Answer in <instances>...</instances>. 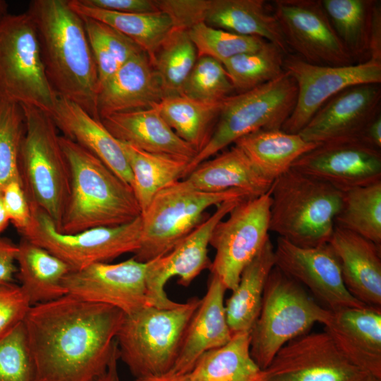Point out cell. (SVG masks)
I'll use <instances>...</instances> for the list:
<instances>
[{
    "label": "cell",
    "instance_id": "obj_1",
    "mask_svg": "<svg viewBox=\"0 0 381 381\" xmlns=\"http://www.w3.org/2000/svg\"><path fill=\"white\" fill-rule=\"evenodd\" d=\"M124 315L71 294L32 306L23 322L37 381H94L104 374Z\"/></svg>",
    "mask_w": 381,
    "mask_h": 381
},
{
    "label": "cell",
    "instance_id": "obj_2",
    "mask_svg": "<svg viewBox=\"0 0 381 381\" xmlns=\"http://www.w3.org/2000/svg\"><path fill=\"white\" fill-rule=\"evenodd\" d=\"M27 12L35 23L46 74L56 93L99 120L98 73L83 18L67 0H34Z\"/></svg>",
    "mask_w": 381,
    "mask_h": 381
},
{
    "label": "cell",
    "instance_id": "obj_3",
    "mask_svg": "<svg viewBox=\"0 0 381 381\" xmlns=\"http://www.w3.org/2000/svg\"><path fill=\"white\" fill-rule=\"evenodd\" d=\"M70 174L68 197L59 231L73 234L128 224L141 215L131 186L99 158L60 135Z\"/></svg>",
    "mask_w": 381,
    "mask_h": 381
},
{
    "label": "cell",
    "instance_id": "obj_4",
    "mask_svg": "<svg viewBox=\"0 0 381 381\" xmlns=\"http://www.w3.org/2000/svg\"><path fill=\"white\" fill-rule=\"evenodd\" d=\"M270 193V231L301 247L329 242L341 191L291 168L273 181Z\"/></svg>",
    "mask_w": 381,
    "mask_h": 381
},
{
    "label": "cell",
    "instance_id": "obj_5",
    "mask_svg": "<svg viewBox=\"0 0 381 381\" xmlns=\"http://www.w3.org/2000/svg\"><path fill=\"white\" fill-rule=\"evenodd\" d=\"M200 300L192 297L170 309L146 306L124 315L116 341L119 358L135 378L171 370Z\"/></svg>",
    "mask_w": 381,
    "mask_h": 381
},
{
    "label": "cell",
    "instance_id": "obj_6",
    "mask_svg": "<svg viewBox=\"0 0 381 381\" xmlns=\"http://www.w3.org/2000/svg\"><path fill=\"white\" fill-rule=\"evenodd\" d=\"M25 133L19 174L30 205L43 210L59 229L70 188V174L58 129L49 114L21 105Z\"/></svg>",
    "mask_w": 381,
    "mask_h": 381
},
{
    "label": "cell",
    "instance_id": "obj_7",
    "mask_svg": "<svg viewBox=\"0 0 381 381\" xmlns=\"http://www.w3.org/2000/svg\"><path fill=\"white\" fill-rule=\"evenodd\" d=\"M330 315L331 310L274 266L265 284L259 316L250 332L251 357L264 370L285 344L308 333L315 323L325 325Z\"/></svg>",
    "mask_w": 381,
    "mask_h": 381
},
{
    "label": "cell",
    "instance_id": "obj_8",
    "mask_svg": "<svg viewBox=\"0 0 381 381\" xmlns=\"http://www.w3.org/2000/svg\"><path fill=\"white\" fill-rule=\"evenodd\" d=\"M253 196L240 189L205 192L178 180L158 191L141 213L140 245L133 258L147 262L169 253L209 215L205 210L229 200Z\"/></svg>",
    "mask_w": 381,
    "mask_h": 381
},
{
    "label": "cell",
    "instance_id": "obj_9",
    "mask_svg": "<svg viewBox=\"0 0 381 381\" xmlns=\"http://www.w3.org/2000/svg\"><path fill=\"white\" fill-rule=\"evenodd\" d=\"M297 92L294 79L284 71L272 81L227 97L210 139L189 162L186 177L198 164L251 132L281 130L294 110Z\"/></svg>",
    "mask_w": 381,
    "mask_h": 381
},
{
    "label": "cell",
    "instance_id": "obj_10",
    "mask_svg": "<svg viewBox=\"0 0 381 381\" xmlns=\"http://www.w3.org/2000/svg\"><path fill=\"white\" fill-rule=\"evenodd\" d=\"M57 96L46 74L31 16L28 12L8 13L0 23V101L50 114Z\"/></svg>",
    "mask_w": 381,
    "mask_h": 381
},
{
    "label": "cell",
    "instance_id": "obj_11",
    "mask_svg": "<svg viewBox=\"0 0 381 381\" xmlns=\"http://www.w3.org/2000/svg\"><path fill=\"white\" fill-rule=\"evenodd\" d=\"M30 208L32 220L21 234L23 238L62 260L72 271L95 263L108 262L127 253H135L140 247L141 216L121 226L64 234L43 210L33 205Z\"/></svg>",
    "mask_w": 381,
    "mask_h": 381
},
{
    "label": "cell",
    "instance_id": "obj_12",
    "mask_svg": "<svg viewBox=\"0 0 381 381\" xmlns=\"http://www.w3.org/2000/svg\"><path fill=\"white\" fill-rule=\"evenodd\" d=\"M270 190L238 202L215 226L210 245L216 250L210 270L226 289H235L243 269L270 238Z\"/></svg>",
    "mask_w": 381,
    "mask_h": 381
},
{
    "label": "cell",
    "instance_id": "obj_13",
    "mask_svg": "<svg viewBox=\"0 0 381 381\" xmlns=\"http://www.w3.org/2000/svg\"><path fill=\"white\" fill-rule=\"evenodd\" d=\"M284 70L297 85V98L281 130L298 133L329 98L344 89L360 84L381 83V61L368 60L347 66L315 65L294 54H286Z\"/></svg>",
    "mask_w": 381,
    "mask_h": 381
},
{
    "label": "cell",
    "instance_id": "obj_14",
    "mask_svg": "<svg viewBox=\"0 0 381 381\" xmlns=\"http://www.w3.org/2000/svg\"><path fill=\"white\" fill-rule=\"evenodd\" d=\"M272 4L290 52L315 65L356 64L337 35L321 0H274Z\"/></svg>",
    "mask_w": 381,
    "mask_h": 381
},
{
    "label": "cell",
    "instance_id": "obj_15",
    "mask_svg": "<svg viewBox=\"0 0 381 381\" xmlns=\"http://www.w3.org/2000/svg\"><path fill=\"white\" fill-rule=\"evenodd\" d=\"M367 373L349 361L324 331L289 341L262 370L260 381H361Z\"/></svg>",
    "mask_w": 381,
    "mask_h": 381
},
{
    "label": "cell",
    "instance_id": "obj_16",
    "mask_svg": "<svg viewBox=\"0 0 381 381\" xmlns=\"http://www.w3.org/2000/svg\"><path fill=\"white\" fill-rule=\"evenodd\" d=\"M241 200L226 201L217 206L208 216L169 253L145 262V283L149 303L162 309L176 307L180 303L171 301L164 290L173 277L179 284L187 287L205 269L210 268L208 246L217 224L223 219Z\"/></svg>",
    "mask_w": 381,
    "mask_h": 381
},
{
    "label": "cell",
    "instance_id": "obj_17",
    "mask_svg": "<svg viewBox=\"0 0 381 381\" xmlns=\"http://www.w3.org/2000/svg\"><path fill=\"white\" fill-rule=\"evenodd\" d=\"M274 253V266L306 286L325 308L365 306L346 289L339 260L328 243L301 247L278 237Z\"/></svg>",
    "mask_w": 381,
    "mask_h": 381
},
{
    "label": "cell",
    "instance_id": "obj_18",
    "mask_svg": "<svg viewBox=\"0 0 381 381\" xmlns=\"http://www.w3.org/2000/svg\"><path fill=\"white\" fill-rule=\"evenodd\" d=\"M146 264L133 257L116 264L98 262L71 271L63 285L81 300L114 306L124 314L150 306L147 297Z\"/></svg>",
    "mask_w": 381,
    "mask_h": 381
},
{
    "label": "cell",
    "instance_id": "obj_19",
    "mask_svg": "<svg viewBox=\"0 0 381 381\" xmlns=\"http://www.w3.org/2000/svg\"><path fill=\"white\" fill-rule=\"evenodd\" d=\"M291 168L344 192L381 181V150L361 140L322 143Z\"/></svg>",
    "mask_w": 381,
    "mask_h": 381
},
{
    "label": "cell",
    "instance_id": "obj_20",
    "mask_svg": "<svg viewBox=\"0 0 381 381\" xmlns=\"http://www.w3.org/2000/svg\"><path fill=\"white\" fill-rule=\"evenodd\" d=\"M380 107V83L348 87L324 103L298 134L318 144L361 140Z\"/></svg>",
    "mask_w": 381,
    "mask_h": 381
},
{
    "label": "cell",
    "instance_id": "obj_21",
    "mask_svg": "<svg viewBox=\"0 0 381 381\" xmlns=\"http://www.w3.org/2000/svg\"><path fill=\"white\" fill-rule=\"evenodd\" d=\"M324 326V331L349 361L381 377L380 308L365 305L331 311Z\"/></svg>",
    "mask_w": 381,
    "mask_h": 381
},
{
    "label": "cell",
    "instance_id": "obj_22",
    "mask_svg": "<svg viewBox=\"0 0 381 381\" xmlns=\"http://www.w3.org/2000/svg\"><path fill=\"white\" fill-rule=\"evenodd\" d=\"M165 97L148 55L142 51L99 87L97 111L101 121L114 114L154 107Z\"/></svg>",
    "mask_w": 381,
    "mask_h": 381
},
{
    "label": "cell",
    "instance_id": "obj_23",
    "mask_svg": "<svg viewBox=\"0 0 381 381\" xmlns=\"http://www.w3.org/2000/svg\"><path fill=\"white\" fill-rule=\"evenodd\" d=\"M226 290L222 281L212 274L206 294L186 327L176 361L170 372L188 374L203 353L231 340L233 334L226 320L224 304Z\"/></svg>",
    "mask_w": 381,
    "mask_h": 381
},
{
    "label": "cell",
    "instance_id": "obj_24",
    "mask_svg": "<svg viewBox=\"0 0 381 381\" xmlns=\"http://www.w3.org/2000/svg\"><path fill=\"white\" fill-rule=\"evenodd\" d=\"M341 267L344 284L365 305L381 306V246L337 226L328 242Z\"/></svg>",
    "mask_w": 381,
    "mask_h": 381
},
{
    "label": "cell",
    "instance_id": "obj_25",
    "mask_svg": "<svg viewBox=\"0 0 381 381\" xmlns=\"http://www.w3.org/2000/svg\"><path fill=\"white\" fill-rule=\"evenodd\" d=\"M64 137L99 158L122 180L132 186V174L121 143L104 126L79 105L57 96L50 114Z\"/></svg>",
    "mask_w": 381,
    "mask_h": 381
},
{
    "label": "cell",
    "instance_id": "obj_26",
    "mask_svg": "<svg viewBox=\"0 0 381 381\" xmlns=\"http://www.w3.org/2000/svg\"><path fill=\"white\" fill-rule=\"evenodd\" d=\"M101 121L117 140L142 150L183 157L190 160L197 155L195 150L170 128L156 106L114 114Z\"/></svg>",
    "mask_w": 381,
    "mask_h": 381
},
{
    "label": "cell",
    "instance_id": "obj_27",
    "mask_svg": "<svg viewBox=\"0 0 381 381\" xmlns=\"http://www.w3.org/2000/svg\"><path fill=\"white\" fill-rule=\"evenodd\" d=\"M182 180L201 191L216 193L235 188L246 191L253 197L268 192L273 183L236 145L202 162Z\"/></svg>",
    "mask_w": 381,
    "mask_h": 381
},
{
    "label": "cell",
    "instance_id": "obj_28",
    "mask_svg": "<svg viewBox=\"0 0 381 381\" xmlns=\"http://www.w3.org/2000/svg\"><path fill=\"white\" fill-rule=\"evenodd\" d=\"M205 23L243 35L262 38L291 54L272 11L264 0H210Z\"/></svg>",
    "mask_w": 381,
    "mask_h": 381
},
{
    "label": "cell",
    "instance_id": "obj_29",
    "mask_svg": "<svg viewBox=\"0 0 381 381\" xmlns=\"http://www.w3.org/2000/svg\"><path fill=\"white\" fill-rule=\"evenodd\" d=\"M16 264L20 286L31 306L67 294L63 282L72 270L46 249L22 238L18 245Z\"/></svg>",
    "mask_w": 381,
    "mask_h": 381
},
{
    "label": "cell",
    "instance_id": "obj_30",
    "mask_svg": "<svg viewBox=\"0 0 381 381\" xmlns=\"http://www.w3.org/2000/svg\"><path fill=\"white\" fill-rule=\"evenodd\" d=\"M274 247L270 238L243 269L237 286L225 303L226 320L232 334L250 333L261 308L269 274L274 267Z\"/></svg>",
    "mask_w": 381,
    "mask_h": 381
},
{
    "label": "cell",
    "instance_id": "obj_31",
    "mask_svg": "<svg viewBox=\"0 0 381 381\" xmlns=\"http://www.w3.org/2000/svg\"><path fill=\"white\" fill-rule=\"evenodd\" d=\"M318 145L305 140L298 133L264 129L251 132L234 142L255 167L273 181L289 170L298 158Z\"/></svg>",
    "mask_w": 381,
    "mask_h": 381
},
{
    "label": "cell",
    "instance_id": "obj_32",
    "mask_svg": "<svg viewBox=\"0 0 381 381\" xmlns=\"http://www.w3.org/2000/svg\"><path fill=\"white\" fill-rule=\"evenodd\" d=\"M120 143L131 169V187L141 213L158 191L186 177L190 159L169 154L149 152L127 143Z\"/></svg>",
    "mask_w": 381,
    "mask_h": 381
},
{
    "label": "cell",
    "instance_id": "obj_33",
    "mask_svg": "<svg viewBox=\"0 0 381 381\" xmlns=\"http://www.w3.org/2000/svg\"><path fill=\"white\" fill-rule=\"evenodd\" d=\"M250 333L233 334L225 345L203 353L188 381H260L262 370L250 353Z\"/></svg>",
    "mask_w": 381,
    "mask_h": 381
},
{
    "label": "cell",
    "instance_id": "obj_34",
    "mask_svg": "<svg viewBox=\"0 0 381 381\" xmlns=\"http://www.w3.org/2000/svg\"><path fill=\"white\" fill-rule=\"evenodd\" d=\"M71 8L81 16L102 22L133 40L150 61L174 28L171 18L164 13H128L99 9L68 0Z\"/></svg>",
    "mask_w": 381,
    "mask_h": 381
},
{
    "label": "cell",
    "instance_id": "obj_35",
    "mask_svg": "<svg viewBox=\"0 0 381 381\" xmlns=\"http://www.w3.org/2000/svg\"><path fill=\"white\" fill-rule=\"evenodd\" d=\"M222 103H206L175 95L165 97L155 106L170 128L198 154L212 136Z\"/></svg>",
    "mask_w": 381,
    "mask_h": 381
},
{
    "label": "cell",
    "instance_id": "obj_36",
    "mask_svg": "<svg viewBox=\"0 0 381 381\" xmlns=\"http://www.w3.org/2000/svg\"><path fill=\"white\" fill-rule=\"evenodd\" d=\"M321 1L337 35L354 62L368 60L374 0Z\"/></svg>",
    "mask_w": 381,
    "mask_h": 381
},
{
    "label": "cell",
    "instance_id": "obj_37",
    "mask_svg": "<svg viewBox=\"0 0 381 381\" xmlns=\"http://www.w3.org/2000/svg\"><path fill=\"white\" fill-rule=\"evenodd\" d=\"M334 225L381 246V181L342 192Z\"/></svg>",
    "mask_w": 381,
    "mask_h": 381
},
{
    "label": "cell",
    "instance_id": "obj_38",
    "mask_svg": "<svg viewBox=\"0 0 381 381\" xmlns=\"http://www.w3.org/2000/svg\"><path fill=\"white\" fill-rule=\"evenodd\" d=\"M198 59L196 48L188 30L174 28L151 61L166 97L180 95Z\"/></svg>",
    "mask_w": 381,
    "mask_h": 381
},
{
    "label": "cell",
    "instance_id": "obj_39",
    "mask_svg": "<svg viewBox=\"0 0 381 381\" xmlns=\"http://www.w3.org/2000/svg\"><path fill=\"white\" fill-rule=\"evenodd\" d=\"M285 56L278 46L267 42L259 49L236 55L222 64L234 90L242 93L280 76Z\"/></svg>",
    "mask_w": 381,
    "mask_h": 381
},
{
    "label": "cell",
    "instance_id": "obj_40",
    "mask_svg": "<svg viewBox=\"0 0 381 381\" xmlns=\"http://www.w3.org/2000/svg\"><path fill=\"white\" fill-rule=\"evenodd\" d=\"M81 17L96 63L99 88L128 60L143 50L111 26L92 18Z\"/></svg>",
    "mask_w": 381,
    "mask_h": 381
},
{
    "label": "cell",
    "instance_id": "obj_41",
    "mask_svg": "<svg viewBox=\"0 0 381 381\" xmlns=\"http://www.w3.org/2000/svg\"><path fill=\"white\" fill-rule=\"evenodd\" d=\"M188 32L198 58L208 56L222 64L236 55L259 49L267 42L258 37L215 28L205 22L193 25Z\"/></svg>",
    "mask_w": 381,
    "mask_h": 381
},
{
    "label": "cell",
    "instance_id": "obj_42",
    "mask_svg": "<svg viewBox=\"0 0 381 381\" xmlns=\"http://www.w3.org/2000/svg\"><path fill=\"white\" fill-rule=\"evenodd\" d=\"M25 128L22 106L0 101V192L10 181L20 177L19 155Z\"/></svg>",
    "mask_w": 381,
    "mask_h": 381
},
{
    "label": "cell",
    "instance_id": "obj_43",
    "mask_svg": "<svg viewBox=\"0 0 381 381\" xmlns=\"http://www.w3.org/2000/svg\"><path fill=\"white\" fill-rule=\"evenodd\" d=\"M234 87L223 64L208 56L199 57L180 95L206 103H220L232 95Z\"/></svg>",
    "mask_w": 381,
    "mask_h": 381
},
{
    "label": "cell",
    "instance_id": "obj_44",
    "mask_svg": "<svg viewBox=\"0 0 381 381\" xmlns=\"http://www.w3.org/2000/svg\"><path fill=\"white\" fill-rule=\"evenodd\" d=\"M0 381H37L23 322L0 337Z\"/></svg>",
    "mask_w": 381,
    "mask_h": 381
},
{
    "label": "cell",
    "instance_id": "obj_45",
    "mask_svg": "<svg viewBox=\"0 0 381 381\" xmlns=\"http://www.w3.org/2000/svg\"><path fill=\"white\" fill-rule=\"evenodd\" d=\"M31 306L20 285L0 282V337L23 322Z\"/></svg>",
    "mask_w": 381,
    "mask_h": 381
},
{
    "label": "cell",
    "instance_id": "obj_46",
    "mask_svg": "<svg viewBox=\"0 0 381 381\" xmlns=\"http://www.w3.org/2000/svg\"><path fill=\"white\" fill-rule=\"evenodd\" d=\"M160 12L171 18L174 28L188 30L205 22L210 0H157Z\"/></svg>",
    "mask_w": 381,
    "mask_h": 381
},
{
    "label": "cell",
    "instance_id": "obj_47",
    "mask_svg": "<svg viewBox=\"0 0 381 381\" xmlns=\"http://www.w3.org/2000/svg\"><path fill=\"white\" fill-rule=\"evenodd\" d=\"M1 193L9 221L23 234L30 224L32 212L20 177L10 181Z\"/></svg>",
    "mask_w": 381,
    "mask_h": 381
},
{
    "label": "cell",
    "instance_id": "obj_48",
    "mask_svg": "<svg viewBox=\"0 0 381 381\" xmlns=\"http://www.w3.org/2000/svg\"><path fill=\"white\" fill-rule=\"evenodd\" d=\"M83 4L99 9L128 13L160 12L156 0H79Z\"/></svg>",
    "mask_w": 381,
    "mask_h": 381
},
{
    "label": "cell",
    "instance_id": "obj_49",
    "mask_svg": "<svg viewBox=\"0 0 381 381\" xmlns=\"http://www.w3.org/2000/svg\"><path fill=\"white\" fill-rule=\"evenodd\" d=\"M17 253L18 245L0 238V282H13L17 272Z\"/></svg>",
    "mask_w": 381,
    "mask_h": 381
},
{
    "label": "cell",
    "instance_id": "obj_50",
    "mask_svg": "<svg viewBox=\"0 0 381 381\" xmlns=\"http://www.w3.org/2000/svg\"><path fill=\"white\" fill-rule=\"evenodd\" d=\"M369 59L381 61V1L374 0L369 33Z\"/></svg>",
    "mask_w": 381,
    "mask_h": 381
},
{
    "label": "cell",
    "instance_id": "obj_51",
    "mask_svg": "<svg viewBox=\"0 0 381 381\" xmlns=\"http://www.w3.org/2000/svg\"><path fill=\"white\" fill-rule=\"evenodd\" d=\"M361 140L381 150V114H378L367 126Z\"/></svg>",
    "mask_w": 381,
    "mask_h": 381
},
{
    "label": "cell",
    "instance_id": "obj_52",
    "mask_svg": "<svg viewBox=\"0 0 381 381\" xmlns=\"http://www.w3.org/2000/svg\"><path fill=\"white\" fill-rule=\"evenodd\" d=\"M119 359V353L117 346L114 352L106 372L94 381H120L117 367Z\"/></svg>",
    "mask_w": 381,
    "mask_h": 381
},
{
    "label": "cell",
    "instance_id": "obj_53",
    "mask_svg": "<svg viewBox=\"0 0 381 381\" xmlns=\"http://www.w3.org/2000/svg\"><path fill=\"white\" fill-rule=\"evenodd\" d=\"M133 381H188L186 375L169 372L161 375L145 376L135 378Z\"/></svg>",
    "mask_w": 381,
    "mask_h": 381
},
{
    "label": "cell",
    "instance_id": "obj_54",
    "mask_svg": "<svg viewBox=\"0 0 381 381\" xmlns=\"http://www.w3.org/2000/svg\"><path fill=\"white\" fill-rule=\"evenodd\" d=\"M9 222L10 221L4 205L2 195L0 192V234L8 226Z\"/></svg>",
    "mask_w": 381,
    "mask_h": 381
},
{
    "label": "cell",
    "instance_id": "obj_55",
    "mask_svg": "<svg viewBox=\"0 0 381 381\" xmlns=\"http://www.w3.org/2000/svg\"><path fill=\"white\" fill-rule=\"evenodd\" d=\"M8 4L5 1L0 0V23L8 16Z\"/></svg>",
    "mask_w": 381,
    "mask_h": 381
},
{
    "label": "cell",
    "instance_id": "obj_56",
    "mask_svg": "<svg viewBox=\"0 0 381 381\" xmlns=\"http://www.w3.org/2000/svg\"><path fill=\"white\" fill-rule=\"evenodd\" d=\"M361 381H381V377H378L372 374L367 373Z\"/></svg>",
    "mask_w": 381,
    "mask_h": 381
}]
</instances>
